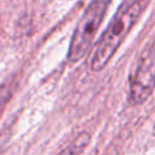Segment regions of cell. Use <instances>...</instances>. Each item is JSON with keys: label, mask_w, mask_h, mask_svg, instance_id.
<instances>
[{"label": "cell", "mask_w": 155, "mask_h": 155, "mask_svg": "<svg viewBox=\"0 0 155 155\" xmlns=\"http://www.w3.org/2000/svg\"><path fill=\"white\" fill-rule=\"evenodd\" d=\"M155 88V53L148 52L142 58L130 85L128 99L133 105L140 104L148 99Z\"/></svg>", "instance_id": "cell-3"}, {"label": "cell", "mask_w": 155, "mask_h": 155, "mask_svg": "<svg viewBox=\"0 0 155 155\" xmlns=\"http://www.w3.org/2000/svg\"><path fill=\"white\" fill-rule=\"evenodd\" d=\"M111 0H91L79 19L68 50L69 62L80 61L90 50Z\"/></svg>", "instance_id": "cell-2"}, {"label": "cell", "mask_w": 155, "mask_h": 155, "mask_svg": "<svg viewBox=\"0 0 155 155\" xmlns=\"http://www.w3.org/2000/svg\"><path fill=\"white\" fill-rule=\"evenodd\" d=\"M149 2L150 0H124L121 2L94 47L90 62L91 70L99 71L109 63Z\"/></svg>", "instance_id": "cell-1"}, {"label": "cell", "mask_w": 155, "mask_h": 155, "mask_svg": "<svg viewBox=\"0 0 155 155\" xmlns=\"http://www.w3.org/2000/svg\"><path fill=\"white\" fill-rule=\"evenodd\" d=\"M91 140V137L87 132H82L59 154V155H81L85 149L87 148L88 143Z\"/></svg>", "instance_id": "cell-4"}]
</instances>
